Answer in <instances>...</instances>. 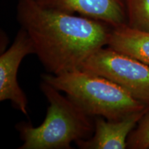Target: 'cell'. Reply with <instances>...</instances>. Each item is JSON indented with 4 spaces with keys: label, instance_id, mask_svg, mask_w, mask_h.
<instances>
[{
    "label": "cell",
    "instance_id": "cell-5",
    "mask_svg": "<svg viewBox=\"0 0 149 149\" xmlns=\"http://www.w3.org/2000/svg\"><path fill=\"white\" fill-rule=\"evenodd\" d=\"M35 54L26 31L21 28L10 47L0 56V101L10 100L18 110L28 115V101L17 82V71L22 59Z\"/></svg>",
    "mask_w": 149,
    "mask_h": 149
},
{
    "label": "cell",
    "instance_id": "cell-9",
    "mask_svg": "<svg viewBox=\"0 0 149 149\" xmlns=\"http://www.w3.org/2000/svg\"><path fill=\"white\" fill-rule=\"evenodd\" d=\"M127 26L149 33V0H126Z\"/></svg>",
    "mask_w": 149,
    "mask_h": 149
},
{
    "label": "cell",
    "instance_id": "cell-2",
    "mask_svg": "<svg viewBox=\"0 0 149 149\" xmlns=\"http://www.w3.org/2000/svg\"><path fill=\"white\" fill-rule=\"evenodd\" d=\"M41 89L49 102L45 120L33 127L27 123L18 124L24 143L19 149H69L72 142L90 138L95 120L60 91L42 81Z\"/></svg>",
    "mask_w": 149,
    "mask_h": 149
},
{
    "label": "cell",
    "instance_id": "cell-3",
    "mask_svg": "<svg viewBox=\"0 0 149 149\" xmlns=\"http://www.w3.org/2000/svg\"><path fill=\"white\" fill-rule=\"evenodd\" d=\"M42 77L43 81L64 92L91 117L119 120L149 108L148 104L135 100L110 79L83 69L59 74H46Z\"/></svg>",
    "mask_w": 149,
    "mask_h": 149
},
{
    "label": "cell",
    "instance_id": "cell-10",
    "mask_svg": "<svg viewBox=\"0 0 149 149\" xmlns=\"http://www.w3.org/2000/svg\"><path fill=\"white\" fill-rule=\"evenodd\" d=\"M128 137L127 146L133 149L149 148V110Z\"/></svg>",
    "mask_w": 149,
    "mask_h": 149
},
{
    "label": "cell",
    "instance_id": "cell-8",
    "mask_svg": "<svg viewBox=\"0 0 149 149\" xmlns=\"http://www.w3.org/2000/svg\"><path fill=\"white\" fill-rule=\"evenodd\" d=\"M107 46L149 65V33L127 25L113 28Z\"/></svg>",
    "mask_w": 149,
    "mask_h": 149
},
{
    "label": "cell",
    "instance_id": "cell-4",
    "mask_svg": "<svg viewBox=\"0 0 149 149\" xmlns=\"http://www.w3.org/2000/svg\"><path fill=\"white\" fill-rule=\"evenodd\" d=\"M81 69L107 78L135 100L149 105V65L104 46L93 54Z\"/></svg>",
    "mask_w": 149,
    "mask_h": 149
},
{
    "label": "cell",
    "instance_id": "cell-1",
    "mask_svg": "<svg viewBox=\"0 0 149 149\" xmlns=\"http://www.w3.org/2000/svg\"><path fill=\"white\" fill-rule=\"evenodd\" d=\"M17 17L46 70L59 74L81 69L107 46L113 27L103 22L42 7L37 0H19Z\"/></svg>",
    "mask_w": 149,
    "mask_h": 149
},
{
    "label": "cell",
    "instance_id": "cell-7",
    "mask_svg": "<svg viewBox=\"0 0 149 149\" xmlns=\"http://www.w3.org/2000/svg\"><path fill=\"white\" fill-rule=\"evenodd\" d=\"M149 108L131 113L119 120H107L102 117L95 120V130L90 138L76 142L82 149H124L134 128Z\"/></svg>",
    "mask_w": 149,
    "mask_h": 149
},
{
    "label": "cell",
    "instance_id": "cell-6",
    "mask_svg": "<svg viewBox=\"0 0 149 149\" xmlns=\"http://www.w3.org/2000/svg\"><path fill=\"white\" fill-rule=\"evenodd\" d=\"M44 8L103 22L116 28L127 25L126 0H37Z\"/></svg>",
    "mask_w": 149,
    "mask_h": 149
}]
</instances>
